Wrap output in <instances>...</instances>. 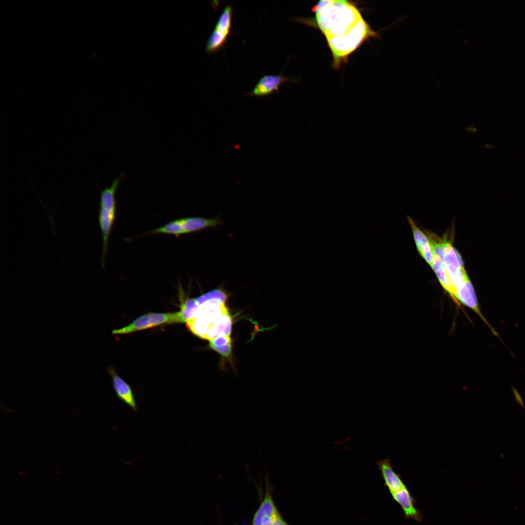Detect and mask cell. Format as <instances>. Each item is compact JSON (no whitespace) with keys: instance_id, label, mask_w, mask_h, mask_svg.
Listing matches in <instances>:
<instances>
[{"instance_id":"2e32d148","label":"cell","mask_w":525,"mask_h":525,"mask_svg":"<svg viewBox=\"0 0 525 525\" xmlns=\"http://www.w3.org/2000/svg\"><path fill=\"white\" fill-rule=\"evenodd\" d=\"M278 511L271 495L267 490L265 497L254 516L253 525H262V520L264 517L267 515L273 517Z\"/></svg>"},{"instance_id":"5b68a950","label":"cell","mask_w":525,"mask_h":525,"mask_svg":"<svg viewBox=\"0 0 525 525\" xmlns=\"http://www.w3.org/2000/svg\"><path fill=\"white\" fill-rule=\"evenodd\" d=\"M123 176V175H120L113 181L109 187L105 188L100 192L98 218L103 237L101 258V264L103 268L105 265L109 238L115 219L116 193Z\"/></svg>"},{"instance_id":"ba28073f","label":"cell","mask_w":525,"mask_h":525,"mask_svg":"<svg viewBox=\"0 0 525 525\" xmlns=\"http://www.w3.org/2000/svg\"><path fill=\"white\" fill-rule=\"evenodd\" d=\"M232 16V7L228 5L223 10L208 38L206 46L207 53L215 52L225 45L230 32Z\"/></svg>"},{"instance_id":"8fae6325","label":"cell","mask_w":525,"mask_h":525,"mask_svg":"<svg viewBox=\"0 0 525 525\" xmlns=\"http://www.w3.org/2000/svg\"><path fill=\"white\" fill-rule=\"evenodd\" d=\"M391 494L393 500L401 506L405 519L417 522L422 520V514L415 507V500L406 487Z\"/></svg>"},{"instance_id":"3957f363","label":"cell","mask_w":525,"mask_h":525,"mask_svg":"<svg viewBox=\"0 0 525 525\" xmlns=\"http://www.w3.org/2000/svg\"><path fill=\"white\" fill-rule=\"evenodd\" d=\"M427 234L429 235L433 254L438 256L443 263L454 286L455 295L458 288L469 278L461 257L451 241H448L446 238L440 239L432 234Z\"/></svg>"},{"instance_id":"d6986e66","label":"cell","mask_w":525,"mask_h":525,"mask_svg":"<svg viewBox=\"0 0 525 525\" xmlns=\"http://www.w3.org/2000/svg\"><path fill=\"white\" fill-rule=\"evenodd\" d=\"M273 517L270 516H266L262 520V525H274L273 521Z\"/></svg>"},{"instance_id":"9a60e30c","label":"cell","mask_w":525,"mask_h":525,"mask_svg":"<svg viewBox=\"0 0 525 525\" xmlns=\"http://www.w3.org/2000/svg\"><path fill=\"white\" fill-rule=\"evenodd\" d=\"M431 267L435 272L440 284L444 290L448 293L456 303L455 290L454 286L443 263L438 256L436 254H433V261Z\"/></svg>"},{"instance_id":"7c38bea8","label":"cell","mask_w":525,"mask_h":525,"mask_svg":"<svg viewBox=\"0 0 525 525\" xmlns=\"http://www.w3.org/2000/svg\"><path fill=\"white\" fill-rule=\"evenodd\" d=\"M289 80L283 74L265 75L258 82L248 95L252 97H260L269 95L278 91L280 86Z\"/></svg>"},{"instance_id":"30bf717a","label":"cell","mask_w":525,"mask_h":525,"mask_svg":"<svg viewBox=\"0 0 525 525\" xmlns=\"http://www.w3.org/2000/svg\"><path fill=\"white\" fill-rule=\"evenodd\" d=\"M108 371L111 376L113 387L117 397L130 407L134 412H138L137 403L130 385L116 373L113 368L109 367Z\"/></svg>"},{"instance_id":"8992f818","label":"cell","mask_w":525,"mask_h":525,"mask_svg":"<svg viewBox=\"0 0 525 525\" xmlns=\"http://www.w3.org/2000/svg\"><path fill=\"white\" fill-rule=\"evenodd\" d=\"M185 323L180 311L168 313H148L142 315L129 324L113 330L114 335H121L137 332L163 324Z\"/></svg>"},{"instance_id":"52a82bcc","label":"cell","mask_w":525,"mask_h":525,"mask_svg":"<svg viewBox=\"0 0 525 525\" xmlns=\"http://www.w3.org/2000/svg\"><path fill=\"white\" fill-rule=\"evenodd\" d=\"M222 224L218 218H206L190 217L172 221L165 225L148 232L151 234H172L178 237L181 235L199 231L209 228L216 227Z\"/></svg>"},{"instance_id":"ffe728a7","label":"cell","mask_w":525,"mask_h":525,"mask_svg":"<svg viewBox=\"0 0 525 525\" xmlns=\"http://www.w3.org/2000/svg\"><path fill=\"white\" fill-rule=\"evenodd\" d=\"M469 129H470L471 130V132H475V131H476L475 128H474V127H471L469 128H467V130H469Z\"/></svg>"},{"instance_id":"277c9868","label":"cell","mask_w":525,"mask_h":525,"mask_svg":"<svg viewBox=\"0 0 525 525\" xmlns=\"http://www.w3.org/2000/svg\"><path fill=\"white\" fill-rule=\"evenodd\" d=\"M377 36V33L372 31L366 21L362 18L348 33L327 39L335 66H338L365 39Z\"/></svg>"},{"instance_id":"ac0fdd59","label":"cell","mask_w":525,"mask_h":525,"mask_svg":"<svg viewBox=\"0 0 525 525\" xmlns=\"http://www.w3.org/2000/svg\"><path fill=\"white\" fill-rule=\"evenodd\" d=\"M273 521L274 525H289L283 519L278 511L273 516Z\"/></svg>"},{"instance_id":"9c48e42d","label":"cell","mask_w":525,"mask_h":525,"mask_svg":"<svg viewBox=\"0 0 525 525\" xmlns=\"http://www.w3.org/2000/svg\"><path fill=\"white\" fill-rule=\"evenodd\" d=\"M455 298L456 304L459 305L461 303L471 309L489 327L492 333L500 339L498 332L482 314L474 287L469 278L466 279L458 288L455 293Z\"/></svg>"},{"instance_id":"7a4b0ae2","label":"cell","mask_w":525,"mask_h":525,"mask_svg":"<svg viewBox=\"0 0 525 525\" xmlns=\"http://www.w3.org/2000/svg\"><path fill=\"white\" fill-rule=\"evenodd\" d=\"M313 10L326 39L348 33L363 18L356 7L347 0H320Z\"/></svg>"},{"instance_id":"4fadbf2b","label":"cell","mask_w":525,"mask_h":525,"mask_svg":"<svg viewBox=\"0 0 525 525\" xmlns=\"http://www.w3.org/2000/svg\"><path fill=\"white\" fill-rule=\"evenodd\" d=\"M377 465L381 472L385 485L390 493L396 492L406 487L400 475L393 469L389 459L386 458L377 461Z\"/></svg>"},{"instance_id":"e0dca14e","label":"cell","mask_w":525,"mask_h":525,"mask_svg":"<svg viewBox=\"0 0 525 525\" xmlns=\"http://www.w3.org/2000/svg\"><path fill=\"white\" fill-rule=\"evenodd\" d=\"M210 346L225 357L228 356L231 351L230 336L221 335L210 341Z\"/></svg>"},{"instance_id":"6da1fadb","label":"cell","mask_w":525,"mask_h":525,"mask_svg":"<svg viewBox=\"0 0 525 525\" xmlns=\"http://www.w3.org/2000/svg\"><path fill=\"white\" fill-rule=\"evenodd\" d=\"M228 295L217 288L194 298L197 309L186 323L195 335L210 341L219 335L221 324L228 314L226 306Z\"/></svg>"},{"instance_id":"5bb4252c","label":"cell","mask_w":525,"mask_h":525,"mask_svg":"<svg viewBox=\"0 0 525 525\" xmlns=\"http://www.w3.org/2000/svg\"><path fill=\"white\" fill-rule=\"evenodd\" d=\"M407 219L411 227L417 250L421 256L431 266L433 261V254L429 238L415 224L409 217Z\"/></svg>"}]
</instances>
